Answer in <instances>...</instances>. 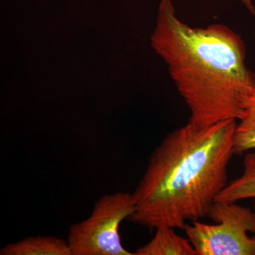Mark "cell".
<instances>
[{
    "label": "cell",
    "mask_w": 255,
    "mask_h": 255,
    "mask_svg": "<svg viewBox=\"0 0 255 255\" xmlns=\"http://www.w3.org/2000/svg\"><path fill=\"white\" fill-rule=\"evenodd\" d=\"M135 211L132 194L124 191L105 194L96 201L91 214L69 229L73 255H134L121 239L119 228Z\"/></svg>",
    "instance_id": "277c9868"
},
{
    "label": "cell",
    "mask_w": 255,
    "mask_h": 255,
    "mask_svg": "<svg viewBox=\"0 0 255 255\" xmlns=\"http://www.w3.org/2000/svg\"><path fill=\"white\" fill-rule=\"evenodd\" d=\"M237 122L204 128L188 123L167 134L151 154L132 193L135 211L129 219L151 230H184L208 216L228 184Z\"/></svg>",
    "instance_id": "6da1fadb"
},
{
    "label": "cell",
    "mask_w": 255,
    "mask_h": 255,
    "mask_svg": "<svg viewBox=\"0 0 255 255\" xmlns=\"http://www.w3.org/2000/svg\"><path fill=\"white\" fill-rule=\"evenodd\" d=\"M154 47L198 128L238 121L255 75L247 67L244 41L227 26L194 28L176 15L172 0H161Z\"/></svg>",
    "instance_id": "7a4b0ae2"
},
{
    "label": "cell",
    "mask_w": 255,
    "mask_h": 255,
    "mask_svg": "<svg viewBox=\"0 0 255 255\" xmlns=\"http://www.w3.org/2000/svg\"><path fill=\"white\" fill-rule=\"evenodd\" d=\"M1 255H73L68 241L50 236H30L9 243Z\"/></svg>",
    "instance_id": "5b68a950"
},
{
    "label": "cell",
    "mask_w": 255,
    "mask_h": 255,
    "mask_svg": "<svg viewBox=\"0 0 255 255\" xmlns=\"http://www.w3.org/2000/svg\"><path fill=\"white\" fill-rule=\"evenodd\" d=\"M244 169L239 177L228 183L216 201L237 202L255 199V152L247 153L243 160Z\"/></svg>",
    "instance_id": "52a82bcc"
},
{
    "label": "cell",
    "mask_w": 255,
    "mask_h": 255,
    "mask_svg": "<svg viewBox=\"0 0 255 255\" xmlns=\"http://www.w3.org/2000/svg\"><path fill=\"white\" fill-rule=\"evenodd\" d=\"M155 231L154 237L134 255H198L189 240L179 236L174 228L161 227Z\"/></svg>",
    "instance_id": "8992f818"
},
{
    "label": "cell",
    "mask_w": 255,
    "mask_h": 255,
    "mask_svg": "<svg viewBox=\"0 0 255 255\" xmlns=\"http://www.w3.org/2000/svg\"><path fill=\"white\" fill-rule=\"evenodd\" d=\"M235 154L241 155L255 150V87L246 102L244 112L237 122L234 137Z\"/></svg>",
    "instance_id": "ba28073f"
},
{
    "label": "cell",
    "mask_w": 255,
    "mask_h": 255,
    "mask_svg": "<svg viewBox=\"0 0 255 255\" xmlns=\"http://www.w3.org/2000/svg\"><path fill=\"white\" fill-rule=\"evenodd\" d=\"M216 224L199 221L184 228L198 255H255V213L236 202L215 201L208 214Z\"/></svg>",
    "instance_id": "3957f363"
},
{
    "label": "cell",
    "mask_w": 255,
    "mask_h": 255,
    "mask_svg": "<svg viewBox=\"0 0 255 255\" xmlns=\"http://www.w3.org/2000/svg\"><path fill=\"white\" fill-rule=\"evenodd\" d=\"M243 2L246 4V7L251 11V14L255 16V9L253 4H252L251 0H243Z\"/></svg>",
    "instance_id": "9c48e42d"
}]
</instances>
